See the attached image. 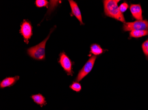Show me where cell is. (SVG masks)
I'll list each match as a JSON object with an SVG mask.
<instances>
[{"label": "cell", "mask_w": 148, "mask_h": 110, "mask_svg": "<svg viewBox=\"0 0 148 110\" xmlns=\"http://www.w3.org/2000/svg\"><path fill=\"white\" fill-rule=\"evenodd\" d=\"M104 10L106 16L125 23L123 13L121 12L118 6L119 0H105L103 1Z\"/></svg>", "instance_id": "6da1fadb"}, {"label": "cell", "mask_w": 148, "mask_h": 110, "mask_svg": "<svg viewBox=\"0 0 148 110\" xmlns=\"http://www.w3.org/2000/svg\"><path fill=\"white\" fill-rule=\"evenodd\" d=\"M54 29L51 30L49 35L43 41L39 44L27 49V53L30 57L38 60H44L45 58V45L47 40L49 38L51 34Z\"/></svg>", "instance_id": "7a4b0ae2"}, {"label": "cell", "mask_w": 148, "mask_h": 110, "mask_svg": "<svg viewBox=\"0 0 148 110\" xmlns=\"http://www.w3.org/2000/svg\"><path fill=\"white\" fill-rule=\"evenodd\" d=\"M123 30L124 31L148 30V21L146 20H142L125 23L123 26Z\"/></svg>", "instance_id": "3957f363"}, {"label": "cell", "mask_w": 148, "mask_h": 110, "mask_svg": "<svg viewBox=\"0 0 148 110\" xmlns=\"http://www.w3.org/2000/svg\"><path fill=\"white\" fill-rule=\"evenodd\" d=\"M96 58L97 57L96 56H93L90 57V58L87 61V62L86 63L82 69L79 72L77 77L75 79L76 82H79L81 81L91 72L94 67V63H95Z\"/></svg>", "instance_id": "277c9868"}, {"label": "cell", "mask_w": 148, "mask_h": 110, "mask_svg": "<svg viewBox=\"0 0 148 110\" xmlns=\"http://www.w3.org/2000/svg\"><path fill=\"white\" fill-rule=\"evenodd\" d=\"M59 62L68 75L72 76L73 63L64 52L60 54Z\"/></svg>", "instance_id": "5b68a950"}, {"label": "cell", "mask_w": 148, "mask_h": 110, "mask_svg": "<svg viewBox=\"0 0 148 110\" xmlns=\"http://www.w3.org/2000/svg\"><path fill=\"white\" fill-rule=\"evenodd\" d=\"M20 31V33L23 36L25 43L28 44L29 39L32 35V26L30 23L26 20H24V22L21 25Z\"/></svg>", "instance_id": "8992f818"}, {"label": "cell", "mask_w": 148, "mask_h": 110, "mask_svg": "<svg viewBox=\"0 0 148 110\" xmlns=\"http://www.w3.org/2000/svg\"><path fill=\"white\" fill-rule=\"evenodd\" d=\"M130 11L134 19L137 20H143V11L139 4H132L130 6Z\"/></svg>", "instance_id": "52a82bcc"}, {"label": "cell", "mask_w": 148, "mask_h": 110, "mask_svg": "<svg viewBox=\"0 0 148 110\" xmlns=\"http://www.w3.org/2000/svg\"><path fill=\"white\" fill-rule=\"evenodd\" d=\"M69 1L70 3V5L71 8V13H72V15L79 20V21L80 23V24H84L82 20L81 13L80 11L77 3L72 0H69Z\"/></svg>", "instance_id": "ba28073f"}, {"label": "cell", "mask_w": 148, "mask_h": 110, "mask_svg": "<svg viewBox=\"0 0 148 110\" xmlns=\"http://www.w3.org/2000/svg\"><path fill=\"white\" fill-rule=\"evenodd\" d=\"M19 78L20 77L19 76L6 78L1 82L0 88H3L12 86L16 83V82L19 80Z\"/></svg>", "instance_id": "9c48e42d"}, {"label": "cell", "mask_w": 148, "mask_h": 110, "mask_svg": "<svg viewBox=\"0 0 148 110\" xmlns=\"http://www.w3.org/2000/svg\"><path fill=\"white\" fill-rule=\"evenodd\" d=\"M31 97L35 103L37 105H40L41 107H43V106H45L47 105L45 98L41 94L32 95Z\"/></svg>", "instance_id": "30bf717a"}, {"label": "cell", "mask_w": 148, "mask_h": 110, "mask_svg": "<svg viewBox=\"0 0 148 110\" xmlns=\"http://www.w3.org/2000/svg\"><path fill=\"white\" fill-rule=\"evenodd\" d=\"M148 35V30H137L130 31V36L132 38H139Z\"/></svg>", "instance_id": "8fae6325"}, {"label": "cell", "mask_w": 148, "mask_h": 110, "mask_svg": "<svg viewBox=\"0 0 148 110\" xmlns=\"http://www.w3.org/2000/svg\"><path fill=\"white\" fill-rule=\"evenodd\" d=\"M103 52V50L99 45L94 44L90 46V53L94 54L95 56L99 55L101 54Z\"/></svg>", "instance_id": "7c38bea8"}, {"label": "cell", "mask_w": 148, "mask_h": 110, "mask_svg": "<svg viewBox=\"0 0 148 110\" xmlns=\"http://www.w3.org/2000/svg\"><path fill=\"white\" fill-rule=\"evenodd\" d=\"M70 88L72 89L73 90L77 92H79L80 91L82 88V87L81 86L80 84L78 82H73L70 86Z\"/></svg>", "instance_id": "4fadbf2b"}, {"label": "cell", "mask_w": 148, "mask_h": 110, "mask_svg": "<svg viewBox=\"0 0 148 110\" xmlns=\"http://www.w3.org/2000/svg\"><path fill=\"white\" fill-rule=\"evenodd\" d=\"M36 5L37 7L41 8L43 7H48L49 2L46 0H36Z\"/></svg>", "instance_id": "5bb4252c"}, {"label": "cell", "mask_w": 148, "mask_h": 110, "mask_svg": "<svg viewBox=\"0 0 148 110\" xmlns=\"http://www.w3.org/2000/svg\"><path fill=\"white\" fill-rule=\"evenodd\" d=\"M142 47L144 53L146 57V59L148 60V39L143 43Z\"/></svg>", "instance_id": "9a60e30c"}, {"label": "cell", "mask_w": 148, "mask_h": 110, "mask_svg": "<svg viewBox=\"0 0 148 110\" xmlns=\"http://www.w3.org/2000/svg\"><path fill=\"white\" fill-rule=\"evenodd\" d=\"M128 7V4H127L126 2H125L122 3V4H121L119 6V9L121 12L123 13V12H125L127 10Z\"/></svg>", "instance_id": "2e32d148"}]
</instances>
